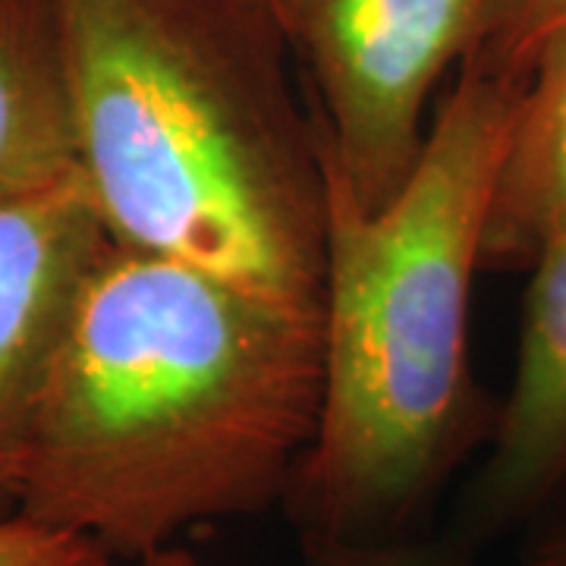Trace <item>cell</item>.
<instances>
[{
    "mask_svg": "<svg viewBox=\"0 0 566 566\" xmlns=\"http://www.w3.org/2000/svg\"><path fill=\"white\" fill-rule=\"evenodd\" d=\"M526 566H566V516L547 520L523 551Z\"/></svg>",
    "mask_w": 566,
    "mask_h": 566,
    "instance_id": "obj_12",
    "label": "cell"
},
{
    "mask_svg": "<svg viewBox=\"0 0 566 566\" xmlns=\"http://www.w3.org/2000/svg\"><path fill=\"white\" fill-rule=\"evenodd\" d=\"M264 3H268L274 13H277V20H281V25H283V20H286V0H264ZM283 32H286V29H283Z\"/></svg>",
    "mask_w": 566,
    "mask_h": 566,
    "instance_id": "obj_14",
    "label": "cell"
},
{
    "mask_svg": "<svg viewBox=\"0 0 566 566\" xmlns=\"http://www.w3.org/2000/svg\"><path fill=\"white\" fill-rule=\"evenodd\" d=\"M76 167L111 243L322 315L324 170L264 0H57Z\"/></svg>",
    "mask_w": 566,
    "mask_h": 566,
    "instance_id": "obj_2",
    "label": "cell"
},
{
    "mask_svg": "<svg viewBox=\"0 0 566 566\" xmlns=\"http://www.w3.org/2000/svg\"><path fill=\"white\" fill-rule=\"evenodd\" d=\"M516 0H286V39L315 85L324 161L353 202L385 211L422 161L424 104L485 51Z\"/></svg>",
    "mask_w": 566,
    "mask_h": 566,
    "instance_id": "obj_4",
    "label": "cell"
},
{
    "mask_svg": "<svg viewBox=\"0 0 566 566\" xmlns=\"http://www.w3.org/2000/svg\"><path fill=\"white\" fill-rule=\"evenodd\" d=\"M566 227V29L535 54L494 174L479 268L528 271Z\"/></svg>",
    "mask_w": 566,
    "mask_h": 566,
    "instance_id": "obj_7",
    "label": "cell"
},
{
    "mask_svg": "<svg viewBox=\"0 0 566 566\" xmlns=\"http://www.w3.org/2000/svg\"><path fill=\"white\" fill-rule=\"evenodd\" d=\"M305 566H479L475 547L463 538L406 535L390 542H318L303 538Z\"/></svg>",
    "mask_w": 566,
    "mask_h": 566,
    "instance_id": "obj_9",
    "label": "cell"
},
{
    "mask_svg": "<svg viewBox=\"0 0 566 566\" xmlns=\"http://www.w3.org/2000/svg\"><path fill=\"white\" fill-rule=\"evenodd\" d=\"M107 240L80 167L0 205V520L20 513L41 387Z\"/></svg>",
    "mask_w": 566,
    "mask_h": 566,
    "instance_id": "obj_5",
    "label": "cell"
},
{
    "mask_svg": "<svg viewBox=\"0 0 566 566\" xmlns=\"http://www.w3.org/2000/svg\"><path fill=\"white\" fill-rule=\"evenodd\" d=\"M560 29H566V0H516L506 29L485 48L488 61L513 76H528L535 54Z\"/></svg>",
    "mask_w": 566,
    "mask_h": 566,
    "instance_id": "obj_11",
    "label": "cell"
},
{
    "mask_svg": "<svg viewBox=\"0 0 566 566\" xmlns=\"http://www.w3.org/2000/svg\"><path fill=\"white\" fill-rule=\"evenodd\" d=\"M322 315L107 240L41 387L20 513L114 560L255 516L322 416Z\"/></svg>",
    "mask_w": 566,
    "mask_h": 566,
    "instance_id": "obj_1",
    "label": "cell"
},
{
    "mask_svg": "<svg viewBox=\"0 0 566 566\" xmlns=\"http://www.w3.org/2000/svg\"><path fill=\"white\" fill-rule=\"evenodd\" d=\"M111 566H205L199 557H192L189 551H182L180 545L158 547V551H148L139 557H129V560H114Z\"/></svg>",
    "mask_w": 566,
    "mask_h": 566,
    "instance_id": "obj_13",
    "label": "cell"
},
{
    "mask_svg": "<svg viewBox=\"0 0 566 566\" xmlns=\"http://www.w3.org/2000/svg\"><path fill=\"white\" fill-rule=\"evenodd\" d=\"M528 271L516 378L460 510L472 547L538 520L566 491V227Z\"/></svg>",
    "mask_w": 566,
    "mask_h": 566,
    "instance_id": "obj_6",
    "label": "cell"
},
{
    "mask_svg": "<svg viewBox=\"0 0 566 566\" xmlns=\"http://www.w3.org/2000/svg\"><path fill=\"white\" fill-rule=\"evenodd\" d=\"M73 167L57 0H0V205Z\"/></svg>",
    "mask_w": 566,
    "mask_h": 566,
    "instance_id": "obj_8",
    "label": "cell"
},
{
    "mask_svg": "<svg viewBox=\"0 0 566 566\" xmlns=\"http://www.w3.org/2000/svg\"><path fill=\"white\" fill-rule=\"evenodd\" d=\"M523 88L526 76L485 51L460 63L422 161L378 214L322 155V416L283 494L303 538L419 535L450 475L494 434L497 409L469 368V293Z\"/></svg>",
    "mask_w": 566,
    "mask_h": 566,
    "instance_id": "obj_3",
    "label": "cell"
},
{
    "mask_svg": "<svg viewBox=\"0 0 566 566\" xmlns=\"http://www.w3.org/2000/svg\"><path fill=\"white\" fill-rule=\"evenodd\" d=\"M114 557L80 532L25 513L0 520V566H111Z\"/></svg>",
    "mask_w": 566,
    "mask_h": 566,
    "instance_id": "obj_10",
    "label": "cell"
}]
</instances>
